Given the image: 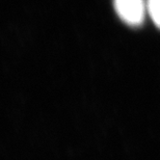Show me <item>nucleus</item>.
<instances>
[{
	"label": "nucleus",
	"instance_id": "obj_1",
	"mask_svg": "<svg viewBox=\"0 0 160 160\" xmlns=\"http://www.w3.org/2000/svg\"><path fill=\"white\" fill-rule=\"evenodd\" d=\"M114 8L122 20L132 26H138L145 19L143 0H114Z\"/></svg>",
	"mask_w": 160,
	"mask_h": 160
},
{
	"label": "nucleus",
	"instance_id": "obj_2",
	"mask_svg": "<svg viewBox=\"0 0 160 160\" xmlns=\"http://www.w3.org/2000/svg\"><path fill=\"white\" fill-rule=\"evenodd\" d=\"M147 8L153 22L158 28H160V0H148Z\"/></svg>",
	"mask_w": 160,
	"mask_h": 160
}]
</instances>
